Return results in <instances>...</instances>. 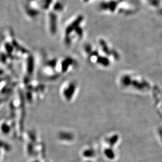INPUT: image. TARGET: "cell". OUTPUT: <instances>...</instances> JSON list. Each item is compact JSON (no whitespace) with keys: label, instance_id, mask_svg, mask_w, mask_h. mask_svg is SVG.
I'll return each instance as SVG.
<instances>
[{"label":"cell","instance_id":"7a4b0ae2","mask_svg":"<svg viewBox=\"0 0 162 162\" xmlns=\"http://www.w3.org/2000/svg\"><path fill=\"white\" fill-rule=\"evenodd\" d=\"M64 9V3L61 0H56L47 11V29L52 36L57 32L59 18Z\"/></svg>","mask_w":162,"mask_h":162},{"label":"cell","instance_id":"6da1fadb","mask_svg":"<svg viewBox=\"0 0 162 162\" xmlns=\"http://www.w3.org/2000/svg\"><path fill=\"white\" fill-rule=\"evenodd\" d=\"M85 18L82 14L73 16L65 25L63 31V39L65 45L70 46L80 41L85 34L84 25Z\"/></svg>","mask_w":162,"mask_h":162},{"label":"cell","instance_id":"3957f363","mask_svg":"<svg viewBox=\"0 0 162 162\" xmlns=\"http://www.w3.org/2000/svg\"><path fill=\"white\" fill-rule=\"evenodd\" d=\"M94 0H81V1L84 4H89V3H91Z\"/></svg>","mask_w":162,"mask_h":162}]
</instances>
